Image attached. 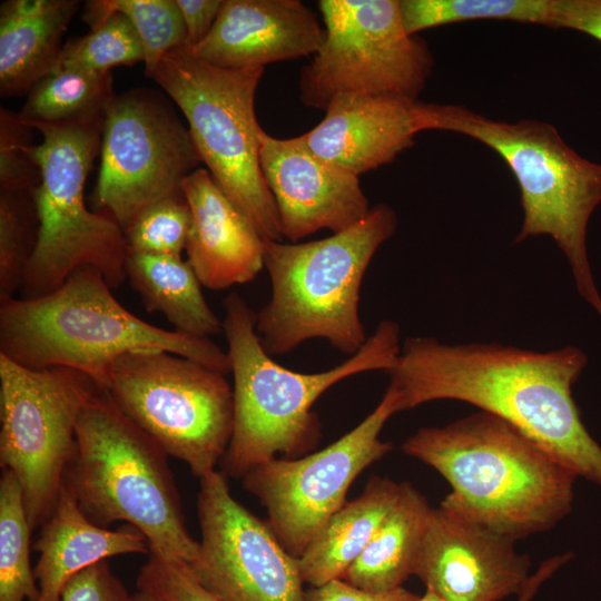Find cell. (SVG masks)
Segmentation results:
<instances>
[{
  "label": "cell",
  "mask_w": 601,
  "mask_h": 601,
  "mask_svg": "<svg viewBox=\"0 0 601 601\" xmlns=\"http://www.w3.org/2000/svg\"><path fill=\"white\" fill-rule=\"evenodd\" d=\"M198 561L189 566L220 601H305L297 558L230 493L227 476L199 479Z\"/></svg>",
  "instance_id": "obj_15"
},
{
  "label": "cell",
  "mask_w": 601,
  "mask_h": 601,
  "mask_svg": "<svg viewBox=\"0 0 601 601\" xmlns=\"http://www.w3.org/2000/svg\"><path fill=\"white\" fill-rule=\"evenodd\" d=\"M77 0H9L0 8V92L29 93L55 67Z\"/></svg>",
  "instance_id": "obj_22"
},
{
  "label": "cell",
  "mask_w": 601,
  "mask_h": 601,
  "mask_svg": "<svg viewBox=\"0 0 601 601\" xmlns=\"http://www.w3.org/2000/svg\"><path fill=\"white\" fill-rule=\"evenodd\" d=\"M259 160L282 235L290 243L322 229H347L372 208L358 176L316 155L303 135L280 139L263 130Z\"/></svg>",
  "instance_id": "obj_16"
},
{
  "label": "cell",
  "mask_w": 601,
  "mask_h": 601,
  "mask_svg": "<svg viewBox=\"0 0 601 601\" xmlns=\"http://www.w3.org/2000/svg\"><path fill=\"white\" fill-rule=\"evenodd\" d=\"M130 601H162V600L150 592L138 589V591L131 595Z\"/></svg>",
  "instance_id": "obj_40"
},
{
  "label": "cell",
  "mask_w": 601,
  "mask_h": 601,
  "mask_svg": "<svg viewBox=\"0 0 601 601\" xmlns=\"http://www.w3.org/2000/svg\"><path fill=\"white\" fill-rule=\"evenodd\" d=\"M37 601H61L67 582L98 562L122 554H149L145 535L127 524L109 530L91 522L62 486L56 508L35 543Z\"/></svg>",
  "instance_id": "obj_21"
},
{
  "label": "cell",
  "mask_w": 601,
  "mask_h": 601,
  "mask_svg": "<svg viewBox=\"0 0 601 601\" xmlns=\"http://www.w3.org/2000/svg\"><path fill=\"white\" fill-rule=\"evenodd\" d=\"M38 231L32 193L0 191V300L19 294Z\"/></svg>",
  "instance_id": "obj_30"
},
{
  "label": "cell",
  "mask_w": 601,
  "mask_h": 601,
  "mask_svg": "<svg viewBox=\"0 0 601 601\" xmlns=\"http://www.w3.org/2000/svg\"><path fill=\"white\" fill-rule=\"evenodd\" d=\"M190 227L191 213L183 195L159 200L125 229L128 254L181 257Z\"/></svg>",
  "instance_id": "obj_32"
},
{
  "label": "cell",
  "mask_w": 601,
  "mask_h": 601,
  "mask_svg": "<svg viewBox=\"0 0 601 601\" xmlns=\"http://www.w3.org/2000/svg\"><path fill=\"white\" fill-rule=\"evenodd\" d=\"M137 588L162 601H220L198 581L186 562L155 553H149L141 568Z\"/></svg>",
  "instance_id": "obj_34"
},
{
  "label": "cell",
  "mask_w": 601,
  "mask_h": 601,
  "mask_svg": "<svg viewBox=\"0 0 601 601\" xmlns=\"http://www.w3.org/2000/svg\"><path fill=\"white\" fill-rule=\"evenodd\" d=\"M31 528L14 475L0 479V601H37L39 588L30 566Z\"/></svg>",
  "instance_id": "obj_29"
},
{
  "label": "cell",
  "mask_w": 601,
  "mask_h": 601,
  "mask_svg": "<svg viewBox=\"0 0 601 601\" xmlns=\"http://www.w3.org/2000/svg\"><path fill=\"white\" fill-rule=\"evenodd\" d=\"M99 387L82 372L28 368L0 354V464L19 483L31 530L56 508L79 415Z\"/></svg>",
  "instance_id": "obj_12"
},
{
  "label": "cell",
  "mask_w": 601,
  "mask_h": 601,
  "mask_svg": "<svg viewBox=\"0 0 601 601\" xmlns=\"http://www.w3.org/2000/svg\"><path fill=\"white\" fill-rule=\"evenodd\" d=\"M435 130V104L395 95H342L303 134L318 156L359 176L392 162L415 136Z\"/></svg>",
  "instance_id": "obj_18"
},
{
  "label": "cell",
  "mask_w": 601,
  "mask_h": 601,
  "mask_svg": "<svg viewBox=\"0 0 601 601\" xmlns=\"http://www.w3.org/2000/svg\"><path fill=\"white\" fill-rule=\"evenodd\" d=\"M324 41L299 72L303 105L325 110L342 95L418 98L433 73L427 43L408 35L398 0L318 1Z\"/></svg>",
  "instance_id": "obj_11"
},
{
  "label": "cell",
  "mask_w": 601,
  "mask_h": 601,
  "mask_svg": "<svg viewBox=\"0 0 601 601\" xmlns=\"http://www.w3.org/2000/svg\"><path fill=\"white\" fill-rule=\"evenodd\" d=\"M435 130L467 136L494 150L512 171L522 224L514 242L549 236L563 253L580 296L601 317L589 260V220L601 204V164L579 155L550 122L487 118L463 105L436 104Z\"/></svg>",
  "instance_id": "obj_7"
},
{
  "label": "cell",
  "mask_w": 601,
  "mask_h": 601,
  "mask_svg": "<svg viewBox=\"0 0 601 601\" xmlns=\"http://www.w3.org/2000/svg\"><path fill=\"white\" fill-rule=\"evenodd\" d=\"M549 27L579 31L601 42V0H552Z\"/></svg>",
  "instance_id": "obj_36"
},
{
  "label": "cell",
  "mask_w": 601,
  "mask_h": 601,
  "mask_svg": "<svg viewBox=\"0 0 601 601\" xmlns=\"http://www.w3.org/2000/svg\"><path fill=\"white\" fill-rule=\"evenodd\" d=\"M398 413L386 388L377 406L327 447L297 459L276 457L243 476V486L266 509L267 524L284 549L299 558L313 538L347 501L355 479L393 450L381 439Z\"/></svg>",
  "instance_id": "obj_14"
},
{
  "label": "cell",
  "mask_w": 601,
  "mask_h": 601,
  "mask_svg": "<svg viewBox=\"0 0 601 601\" xmlns=\"http://www.w3.org/2000/svg\"><path fill=\"white\" fill-rule=\"evenodd\" d=\"M111 289L98 269L81 267L45 296L1 299L0 354L28 368L76 370L100 387L120 356L146 348L230 373L228 354L216 343L142 321Z\"/></svg>",
  "instance_id": "obj_4"
},
{
  "label": "cell",
  "mask_w": 601,
  "mask_h": 601,
  "mask_svg": "<svg viewBox=\"0 0 601 601\" xmlns=\"http://www.w3.org/2000/svg\"><path fill=\"white\" fill-rule=\"evenodd\" d=\"M402 450L447 481L442 509L515 542L552 529L572 510L578 476L491 413L421 427Z\"/></svg>",
  "instance_id": "obj_2"
},
{
  "label": "cell",
  "mask_w": 601,
  "mask_h": 601,
  "mask_svg": "<svg viewBox=\"0 0 601 601\" xmlns=\"http://www.w3.org/2000/svg\"><path fill=\"white\" fill-rule=\"evenodd\" d=\"M515 541L481 524L433 509L414 575L442 601H501L519 594L530 559Z\"/></svg>",
  "instance_id": "obj_17"
},
{
  "label": "cell",
  "mask_w": 601,
  "mask_h": 601,
  "mask_svg": "<svg viewBox=\"0 0 601 601\" xmlns=\"http://www.w3.org/2000/svg\"><path fill=\"white\" fill-rule=\"evenodd\" d=\"M187 30L185 48L201 42L211 31L220 9L221 0H176Z\"/></svg>",
  "instance_id": "obj_38"
},
{
  "label": "cell",
  "mask_w": 601,
  "mask_h": 601,
  "mask_svg": "<svg viewBox=\"0 0 601 601\" xmlns=\"http://www.w3.org/2000/svg\"><path fill=\"white\" fill-rule=\"evenodd\" d=\"M224 334L234 378V428L221 460L226 476L243 479L252 469L277 457L297 459L313 450L321 423L312 407L338 382L370 371H390L401 351V327L383 319L361 349L318 373L286 368L264 349L256 333V313L237 293L224 299Z\"/></svg>",
  "instance_id": "obj_3"
},
{
  "label": "cell",
  "mask_w": 601,
  "mask_h": 601,
  "mask_svg": "<svg viewBox=\"0 0 601 601\" xmlns=\"http://www.w3.org/2000/svg\"><path fill=\"white\" fill-rule=\"evenodd\" d=\"M167 457L99 387L79 415L62 486L95 524L127 522L145 535L149 553L191 566L200 545L186 528Z\"/></svg>",
  "instance_id": "obj_6"
},
{
  "label": "cell",
  "mask_w": 601,
  "mask_h": 601,
  "mask_svg": "<svg viewBox=\"0 0 601 601\" xmlns=\"http://www.w3.org/2000/svg\"><path fill=\"white\" fill-rule=\"evenodd\" d=\"M400 489L401 483L388 477H371L363 493L334 513L297 559L303 582L319 587L342 579L393 508Z\"/></svg>",
  "instance_id": "obj_23"
},
{
  "label": "cell",
  "mask_w": 601,
  "mask_h": 601,
  "mask_svg": "<svg viewBox=\"0 0 601 601\" xmlns=\"http://www.w3.org/2000/svg\"><path fill=\"white\" fill-rule=\"evenodd\" d=\"M181 193L191 213L187 262L200 284L219 290L253 280L264 268L263 239L210 173L194 170Z\"/></svg>",
  "instance_id": "obj_20"
},
{
  "label": "cell",
  "mask_w": 601,
  "mask_h": 601,
  "mask_svg": "<svg viewBox=\"0 0 601 601\" xmlns=\"http://www.w3.org/2000/svg\"><path fill=\"white\" fill-rule=\"evenodd\" d=\"M397 227L395 210L373 206L342 231L306 243L263 240L270 298L256 313V333L270 355H285L305 341L357 353L367 339L359 316V292L377 249Z\"/></svg>",
  "instance_id": "obj_5"
},
{
  "label": "cell",
  "mask_w": 601,
  "mask_h": 601,
  "mask_svg": "<svg viewBox=\"0 0 601 601\" xmlns=\"http://www.w3.org/2000/svg\"><path fill=\"white\" fill-rule=\"evenodd\" d=\"M126 279L146 309L165 315L174 331L206 338L224 333L223 321L207 304L197 275L183 257L129 253Z\"/></svg>",
  "instance_id": "obj_25"
},
{
  "label": "cell",
  "mask_w": 601,
  "mask_h": 601,
  "mask_svg": "<svg viewBox=\"0 0 601 601\" xmlns=\"http://www.w3.org/2000/svg\"><path fill=\"white\" fill-rule=\"evenodd\" d=\"M102 121L32 127L43 137L36 146L41 179L32 191L39 231L20 298L53 292L81 267L98 269L112 288L126 280L125 233L112 218L89 210L83 196L100 150Z\"/></svg>",
  "instance_id": "obj_9"
},
{
  "label": "cell",
  "mask_w": 601,
  "mask_h": 601,
  "mask_svg": "<svg viewBox=\"0 0 601 601\" xmlns=\"http://www.w3.org/2000/svg\"><path fill=\"white\" fill-rule=\"evenodd\" d=\"M31 129L19 114L0 110V191L32 193L41 173L32 144Z\"/></svg>",
  "instance_id": "obj_33"
},
{
  "label": "cell",
  "mask_w": 601,
  "mask_h": 601,
  "mask_svg": "<svg viewBox=\"0 0 601 601\" xmlns=\"http://www.w3.org/2000/svg\"><path fill=\"white\" fill-rule=\"evenodd\" d=\"M323 41L315 12L299 0H225L209 35L185 49L217 67L248 69L314 56Z\"/></svg>",
  "instance_id": "obj_19"
},
{
  "label": "cell",
  "mask_w": 601,
  "mask_h": 601,
  "mask_svg": "<svg viewBox=\"0 0 601 601\" xmlns=\"http://www.w3.org/2000/svg\"><path fill=\"white\" fill-rule=\"evenodd\" d=\"M408 35L473 20H510L549 27L552 0H398Z\"/></svg>",
  "instance_id": "obj_28"
},
{
  "label": "cell",
  "mask_w": 601,
  "mask_h": 601,
  "mask_svg": "<svg viewBox=\"0 0 601 601\" xmlns=\"http://www.w3.org/2000/svg\"><path fill=\"white\" fill-rule=\"evenodd\" d=\"M417 601H442L434 592L431 590H425V593L422 597H418Z\"/></svg>",
  "instance_id": "obj_41"
},
{
  "label": "cell",
  "mask_w": 601,
  "mask_h": 601,
  "mask_svg": "<svg viewBox=\"0 0 601 601\" xmlns=\"http://www.w3.org/2000/svg\"><path fill=\"white\" fill-rule=\"evenodd\" d=\"M432 510L417 489L402 482L393 508L342 579L372 592L402 587L414 574Z\"/></svg>",
  "instance_id": "obj_24"
},
{
  "label": "cell",
  "mask_w": 601,
  "mask_h": 601,
  "mask_svg": "<svg viewBox=\"0 0 601 601\" xmlns=\"http://www.w3.org/2000/svg\"><path fill=\"white\" fill-rule=\"evenodd\" d=\"M588 364L575 346L549 352L500 343L406 338L390 376L397 411L453 400L491 413L577 476L601 485V446L582 422L572 386Z\"/></svg>",
  "instance_id": "obj_1"
},
{
  "label": "cell",
  "mask_w": 601,
  "mask_h": 601,
  "mask_svg": "<svg viewBox=\"0 0 601 601\" xmlns=\"http://www.w3.org/2000/svg\"><path fill=\"white\" fill-rule=\"evenodd\" d=\"M82 18L90 32L67 41L53 68L106 73L115 67L145 60L140 38L122 13L107 10L101 0H93L86 2Z\"/></svg>",
  "instance_id": "obj_27"
},
{
  "label": "cell",
  "mask_w": 601,
  "mask_h": 601,
  "mask_svg": "<svg viewBox=\"0 0 601 601\" xmlns=\"http://www.w3.org/2000/svg\"><path fill=\"white\" fill-rule=\"evenodd\" d=\"M418 595L400 587L384 592H372L351 585L343 579L332 580L305 592V601H417Z\"/></svg>",
  "instance_id": "obj_37"
},
{
  "label": "cell",
  "mask_w": 601,
  "mask_h": 601,
  "mask_svg": "<svg viewBox=\"0 0 601 601\" xmlns=\"http://www.w3.org/2000/svg\"><path fill=\"white\" fill-rule=\"evenodd\" d=\"M200 162L188 128L164 96L149 89L115 93L102 121L96 211L125 231L150 205L183 195L184 180Z\"/></svg>",
  "instance_id": "obj_13"
},
{
  "label": "cell",
  "mask_w": 601,
  "mask_h": 601,
  "mask_svg": "<svg viewBox=\"0 0 601 601\" xmlns=\"http://www.w3.org/2000/svg\"><path fill=\"white\" fill-rule=\"evenodd\" d=\"M573 558L571 552L558 554L544 560L524 583L516 601H532L540 587L550 579L561 566Z\"/></svg>",
  "instance_id": "obj_39"
},
{
  "label": "cell",
  "mask_w": 601,
  "mask_h": 601,
  "mask_svg": "<svg viewBox=\"0 0 601 601\" xmlns=\"http://www.w3.org/2000/svg\"><path fill=\"white\" fill-rule=\"evenodd\" d=\"M110 11L122 13L137 31L150 78L168 53L185 48L187 30L176 0H101Z\"/></svg>",
  "instance_id": "obj_31"
},
{
  "label": "cell",
  "mask_w": 601,
  "mask_h": 601,
  "mask_svg": "<svg viewBox=\"0 0 601 601\" xmlns=\"http://www.w3.org/2000/svg\"><path fill=\"white\" fill-rule=\"evenodd\" d=\"M265 68H221L185 48L162 58L152 78L178 106L200 161L263 240L283 242L274 197L260 168L256 89Z\"/></svg>",
  "instance_id": "obj_8"
},
{
  "label": "cell",
  "mask_w": 601,
  "mask_h": 601,
  "mask_svg": "<svg viewBox=\"0 0 601 601\" xmlns=\"http://www.w3.org/2000/svg\"><path fill=\"white\" fill-rule=\"evenodd\" d=\"M122 582L107 561L88 566L65 585L61 601H130Z\"/></svg>",
  "instance_id": "obj_35"
},
{
  "label": "cell",
  "mask_w": 601,
  "mask_h": 601,
  "mask_svg": "<svg viewBox=\"0 0 601 601\" xmlns=\"http://www.w3.org/2000/svg\"><path fill=\"white\" fill-rule=\"evenodd\" d=\"M101 388L198 479L216 471L234 428V393L225 374L168 351L146 348L120 356Z\"/></svg>",
  "instance_id": "obj_10"
},
{
  "label": "cell",
  "mask_w": 601,
  "mask_h": 601,
  "mask_svg": "<svg viewBox=\"0 0 601 601\" xmlns=\"http://www.w3.org/2000/svg\"><path fill=\"white\" fill-rule=\"evenodd\" d=\"M114 95L111 72L53 68L30 90L18 114L30 128L100 120Z\"/></svg>",
  "instance_id": "obj_26"
}]
</instances>
